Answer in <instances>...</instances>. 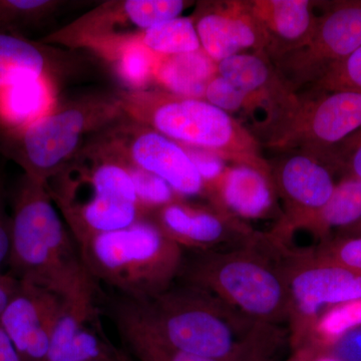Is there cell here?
<instances>
[{
    "mask_svg": "<svg viewBox=\"0 0 361 361\" xmlns=\"http://www.w3.org/2000/svg\"><path fill=\"white\" fill-rule=\"evenodd\" d=\"M114 317L118 330L141 334L184 353L233 361L256 322L200 287L176 280L142 299L122 297Z\"/></svg>",
    "mask_w": 361,
    "mask_h": 361,
    "instance_id": "1",
    "label": "cell"
},
{
    "mask_svg": "<svg viewBox=\"0 0 361 361\" xmlns=\"http://www.w3.org/2000/svg\"><path fill=\"white\" fill-rule=\"evenodd\" d=\"M11 271L68 300L96 297V281L44 185L23 175L11 216Z\"/></svg>",
    "mask_w": 361,
    "mask_h": 361,
    "instance_id": "2",
    "label": "cell"
},
{
    "mask_svg": "<svg viewBox=\"0 0 361 361\" xmlns=\"http://www.w3.org/2000/svg\"><path fill=\"white\" fill-rule=\"evenodd\" d=\"M116 97L130 120L182 146L211 152L231 165L255 169L272 180L271 164L255 135L234 116L205 99L161 89L122 90Z\"/></svg>",
    "mask_w": 361,
    "mask_h": 361,
    "instance_id": "3",
    "label": "cell"
},
{
    "mask_svg": "<svg viewBox=\"0 0 361 361\" xmlns=\"http://www.w3.org/2000/svg\"><path fill=\"white\" fill-rule=\"evenodd\" d=\"M177 279L210 292L254 322L278 326L288 322L279 252L267 233L239 248L184 251Z\"/></svg>",
    "mask_w": 361,
    "mask_h": 361,
    "instance_id": "4",
    "label": "cell"
},
{
    "mask_svg": "<svg viewBox=\"0 0 361 361\" xmlns=\"http://www.w3.org/2000/svg\"><path fill=\"white\" fill-rule=\"evenodd\" d=\"M125 118L116 94H87L58 103L25 127L0 130V155L20 166L26 177L45 186L90 137Z\"/></svg>",
    "mask_w": 361,
    "mask_h": 361,
    "instance_id": "5",
    "label": "cell"
},
{
    "mask_svg": "<svg viewBox=\"0 0 361 361\" xmlns=\"http://www.w3.org/2000/svg\"><path fill=\"white\" fill-rule=\"evenodd\" d=\"M78 248L94 281L130 299L146 298L168 288L179 276L184 258V250L151 217L97 235Z\"/></svg>",
    "mask_w": 361,
    "mask_h": 361,
    "instance_id": "6",
    "label": "cell"
},
{
    "mask_svg": "<svg viewBox=\"0 0 361 361\" xmlns=\"http://www.w3.org/2000/svg\"><path fill=\"white\" fill-rule=\"evenodd\" d=\"M253 123L262 149L279 154L318 155L361 128V92L305 90L290 92Z\"/></svg>",
    "mask_w": 361,
    "mask_h": 361,
    "instance_id": "7",
    "label": "cell"
},
{
    "mask_svg": "<svg viewBox=\"0 0 361 361\" xmlns=\"http://www.w3.org/2000/svg\"><path fill=\"white\" fill-rule=\"evenodd\" d=\"M184 0H109L42 39V44L85 49L102 59L154 25L179 18Z\"/></svg>",
    "mask_w": 361,
    "mask_h": 361,
    "instance_id": "8",
    "label": "cell"
},
{
    "mask_svg": "<svg viewBox=\"0 0 361 361\" xmlns=\"http://www.w3.org/2000/svg\"><path fill=\"white\" fill-rule=\"evenodd\" d=\"M289 302V343L300 348L325 310L361 299V274L311 257L306 249L278 248Z\"/></svg>",
    "mask_w": 361,
    "mask_h": 361,
    "instance_id": "9",
    "label": "cell"
},
{
    "mask_svg": "<svg viewBox=\"0 0 361 361\" xmlns=\"http://www.w3.org/2000/svg\"><path fill=\"white\" fill-rule=\"evenodd\" d=\"M87 145L161 178L182 198L205 196V183L182 145L127 116L90 137Z\"/></svg>",
    "mask_w": 361,
    "mask_h": 361,
    "instance_id": "10",
    "label": "cell"
},
{
    "mask_svg": "<svg viewBox=\"0 0 361 361\" xmlns=\"http://www.w3.org/2000/svg\"><path fill=\"white\" fill-rule=\"evenodd\" d=\"M323 6L310 37L271 59L291 92L308 89L361 47V0L327 2Z\"/></svg>",
    "mask_w": 361,
    "mask_h": 361,
    "instance_id": "11",
    "label": "cell"
},
{
    "mask_svg": "<svg viewBox=\"0 0 361 361\" xmlns=\"http://www.w3.org/2000/svg\"><path fill=\"white\" fill-rule=\"evenodd\" d=\"M271 175L283 210L268 234L287 247L294 233L329 200L336 185V174L317 157L293 152L271 165Z\"/></svg>",
    "mask_w": 361,
    "mask_h": 361,
    "instance_id": "12",
    "label": "cell"
},
{
    "mask_svg": "<svg viewBox=\"0 0 361 361\" xmlns=\"http://www.w3.org/2000/svg\"><path fill=\"white\" fill-rule=\"evenodd\" d=\"M149 217L184 251L229 250L255 243L262 236L245 221L212 204L185 198L161 207Z\"/></svg>",
    "mask_w": 361,
    "mask_h": 361,
    "instance_id": "13",
    "label": "cell"
},
{
    "mask_svg": "<svg viewBox=\"0 0 361 361\" xmlns=\"http://www.w3.org/2000/svg\"><path fill=\"white\" fill-rule=\"evenodd\" d=\"M190 18L202 51L216 63L243 52H267L269 40L248 0L202 1Z\"/></svg>",
    "mask_w": 361,
    "mask_h": 361,
    "instance_id": "14",
    "label": "cell"
},
{
    "mask_svg": "<svg viewBox=\"0 0 361 361\" xmlns=\"http://www.w3.org/2000/svg\"><path fill=\"white\" fill-rule=\"evenodd\" d=\"M68 299L44 287L20 281L0 315V327L21 361H44Z\"/></svg>",
    "mask_w": 361,
    "mask_h": 361,
    "instance_id": "15",
    "label": "cell"
},
{
    "mask_svg": "<svg viewBox=\"0 0 361 361\" xmlns=\"http://www.w3.org/2000/svg\"><path fill=\"white\" fill-rule=\"evenodd\" d=\"M101 322L96 297L68 300L44 361H92L123 355Z\"/></svg>",
    "mask_w": 361,
    "mask_h": 361,
    "instance_id": "16",
    "label": "cell"
},
{
    "mask_svg": "<svg viewBox=\"0 0 361 361\" xmlns=\"http://www.w3.org/2000/svg\"><path fill=\"white\" fill-rule=\"evenodd\" d=\"M204 198L245 222L281 217L273 180L248 166H227L217 179L206 185Z\"/></svg>",
    "mask_w": 361,
    "mask_h": 361,
    "instance_id": "17",
    "label": "cell"
},
{
    "mask_svg": "<svg viewBox=\"0 0 361 361\" xmlns=\"http://www.w3.org/2000/svg\"><path fill=\"white\" fill-rule=\"evenodd\" d=\"M254 16L269 40L270 59L303 44L310 37L318 16L317 2L308 0H249Z\"/></svg>",
    "mask_w": 361,
    "mask_h": 361,
    "instance_id": "18",
    "label": "cell"
},
{
    "mask_svg": "<svg viewBox=\"0 0 361 361\" xmlns=\"http://www.w3.org/2000/svg\"><path fill=\"white\" fill-rule=\"evenodd\" d=\"M218 75L241 90L256 111L265 113L291 90L265 52L248 51L217 63Z\"/></svg>",
    "mask_w": 361,
    "mask_h": 361,
    "instance_id": "19",
    "label": "cell"
},
{
    "mask_svg": "<svg viewBox=\"0 0 361 361\" xmlns=\"http://www.w3.org/2000/svg\"><path fill=\"white\" fill-rule=\"evenodd\" d=\"M56 61L51 45L23 35L0 33V89L37 78L54 80Z\"/></svg>",
    "mask_w": 361,
    "mask_h": 361,
    "instance_id": "20",
    "label": "cell"
},
{
    "mask_svg": "<svg viewBox=\"0 0 361 361\" xmlns=\"http://www.w3.org/2000/svg\"><path fill=\"white\" fill-rule=\"evenodd\" d=\"M58 104L54 80L37 78L0 89V130L39 120Z\"/></svg>",
    "mask_w": 361,
    "mask_h": 361,
    "instance_id": "21",
    "label": "cell"
},
{
    "mask_svg": "<svg viewBox=\"0 0 361 361\" xmlns=\"http://www.w3.org/2000/svg\"><path fill=\"white\" fill-rule=\"evenodd\" d=\"M217 63L202 51L158 58L155 82L172 94L204 99L209 82L217 75Z\"/></svg>",
    "mask_w": 361,
    "mask_h": 361,
    "instance_id": "22",
    "label": "cell"
},
{
    "mask_svg": "<svg viewBox=\"0 0 361 361\" xmlns=\"http://www.w3.org/2000/svg\"><path fill=\"white\" fill-rule=\"evenodd\" d=\"M361 219V180L341 177L329 200L299 230L311 233L320 242L330 238L334 230L343 229Z\"/></svg>",
    "mask_w": 361,
    "mask_h": 361,
    "instance_id": "23",
    "label": "cell"
},
{
    "mask_svg": "<svg viewBox=\"0 0 361 361\" xmlns=\"http://www.w3.org/2000/svg\"><path fill=\"white\" fill-rule=\"evenodd\" d=\"M140 42L155 56H178L200 51L198 33L191 18H173L154 25L139 37Z\"/></svg>",
    "mask_w": 361,
    "mask_h": 361,
    "instance_id": "24",
    "label": "cell"
},
{
    "mask_svg": "<svg viewBox=\"0 0 361 361\" xmlns=\"http://www.w3.org/2000/svg\"><path fill=\"white\" fill-rule=\"evenodd\" d=\"M159 56L152 54L139 39L123 44L103 58L110 63L114 73L130 90L148 89L155 82V70Z\"/></svg>",
    "mask_w": 361,
    "mask_h": 361,
    "instance_id": "25",
    "label": "cell"
},
{
    "mask_svg": "<svg viewBox=\"0 0 361 361\" xmlns=\"http://www.w3.org/2000/svg\"><path fill=\"white\" fill-rule=\"evenodd\" d=\"M361 324V299L338 304L317 318L303 345L310 353H319L348 330Z\"/></svg>",
    "mask_w": 361,
    "mask_h": 361,
    "instance_id": "26",
    "label": "cell"
},
{
    "mask_svg": "<svg viewBox=\"0 0 361 361\" xmlns=\"http://www.w3.org/2000/svg\"><path fill=\"white\" fill-rule=\"evenodd\" d=\"M65 6L61 0H0V33L21 35L39 27Z\"/></svg>",
    "mask_w": 361,
    "mask_h": 361,
    "instance_id": "27",
    "label": "cell"
},
{
    "mask_svg": "<svg viewBox=\"0 0 361 361\" xmlns=\"http://www.w3.org/2000/svg\"><path fill=\"white\" fill-rule=\"evenodd\" d=\"M289 334L278 325L258 322L233 361H277Z\"/></svg>",
    "mask_w": 361,
    "mask_h": 361,
    "instance_id": "28",
    "label": "cell"
},
{
    "mask_svg": "<svg viewBox=\"0 0 361 361\" xmlns=\"http://www.w3.org/2000/svg\"><path fill=\"white\" fill-rule=\"evenodd\" d=\"M306 250L320 262L361 274V237H330Z\"/></svg>",
    "mask_w": 361,
    "mask_h": 361,
    "instance_id": "29",
    "label": "cell"
},
{
    "mask_svg": "<svg viewBox=\"0 0 361 361\" xmlns=\"http://www.w3.org/2000/svg\"><path fill=\"white\" fill-rule=\"evenodd\" d=\"M122 164L132 178L140 204L149 216L161 207L182 198L161 178L141 169Z\"/></svg>",
    "mask_w": 361,
    "mask_h": 361,
    "instance_id": "30",
    "label": "cell"
},
{
    "mask_svg": "<svg viewBox=\"0 0 361 361\" xmlns=\"http://www.w3.org/2000/svg\"><path fill=\"white\" fill-rule=\"evenodd\" d=\"M130 353L139 361H220L184 353L132 330L120 329Z\"/></svg>",
    "mask_w": 361,
    "mask_h": 361,
    "instance_id": "31",
    "label": "cell"
},
{
    "mask_svg": "<svg viewBox=\"0 0 361 361\" xmlns=\"http://www.w3.org/2000/svg\"><path fill=\"white\" fill-rule=\"evenodd\" d=\"M316 157L324 161L334 174L361 180V128Z\"/></svg>",
    "mask_w": 361,
    "mask_h": 361,
    "instance_id": "32",
    "label": "cell"
},
{
    "mask_svg": "<svg viewBox=\"0 0 361 361\" xmlns=\"http://www.w3.org/2000/svg\"><path fill=\"white\" fill-rule=\"evenodd\" d=\"M306 90L361 92V47L348 59L329 68L322 78Z\"/></svg>",
    "mask_w": 361,
    "mask_h": 361,
    "instance_id": "33",
    "label": "cell"
},
{
    "mask_svg": "<svg viewBox=\"0 0 361 361\" xmlns=\"http://www.w3.org/2000/svg\"><path fill=\"white\" fill-rule=\"evenodd\" d=\"M204 99L229 115L244 111L254 116L253 108L248 97L218 73L207 85Z\"/></svg>",
    "mask_w": 361,
    "mask_h": 361,
    "instance_id": "34",
    "label": "cell"
},
{
    "mask_svg": "<svg viewBox=\"0 0 361 361\" xmlns=\"http://www.w3.org/2000/svg\"><path fill=\"white\" fill-rule=\"evenodd\" d=\"M315 353L329 356L336 361H361V324L348 330L327 348Z\"/></svg>",
    "mask_w": 361,
    "mask_h": 361,
    "instance_id": "35",
    "label": "cell"
},
{
    "mask_svg": "<svg viewBox=\"0 0 361 361\" xmlns=\"http://www.w3.org/2000/svg\"><path fill=\"white\" fill-rule=\"evenodd\" d=\"M187 152L190 159L193 161L195 167L198 170L202 179L206 185L210 184L217 179L223 171L227 167L226 161L219 156L205 151V149L191 148V147L183 146Z\"/></svg>",
    "mask_w": 361,
    "mask_h": 361,
    "instance_id": "36",
    "label": "cell"
},
{
    "mask_svg": "<svg viewBox=\"0 0 361 361\" xmlns=\"http://www.w3.org/2000/svg\"><path fill=\"white\" fill-rule=\"evenodd\" d=\"M11 253V217L6 210V187L0 176V269L7 263ZM1 272V271H0Z\"/></svg>",
    "mask_w": 361,
    "mask_h": 361,
    "instance_id": "37",
    "label": "cell"
},
{
    "mask_svg": "<svg viewBox=\"0 0 361 361\" xmlns=\"http://www.w3.org/2000/svg\"><path fill=\"white\" fill-rule=\"evenodd\" d=\"M20 281L11 273L0 272V315L20 288Z\"/></svg>",
    "mask_w": 361,
    "mask_h": 361,
    "instance_id": "38",
    "label": "cell"
},
{
    "mask_svg": "<svg viewBox=\"0 0 361 361\" xmlns=\"http://www.w3.org/2000/svg\"><path fill=\"white\" fill-rule=\"evenodd\" d=\"M0 361H21L11 339L0 327Z\"/></svg>",
    "mask_w": 361,
    "mask_h": 361,
    "instance_id": "39",
    "label": "cell"
},
{
    "mask_svg": "<svg viewBox=\"0 0 361 361\" xmlns=\"http://www.w3.org/2000/svg\"><path fill=\"white\" fill-rule=\"evenodd\" d=\"M336 237H361V219L337 231Z\"/></svg>",
    "mask_w": 361,
    "mask_h": 361,
    "instance_id": "40",
    "label": "cell"
},
{
    "mask_svg": "<svg viewBox=\"0 0 361 361\" xmlns=\"http://www.w3.org/2000/svg\"><path fill=\"white\" fill-rule=\"evenodd\" d=\"M310 353L305 349H296L288 360L285 361H308Z\"/></svg>",
    "mask_w": 361,
    "mask_h": 361,
    "instance_id": "41",
    "label": "cell"
},
{
    "mask_svg": "<svg viewBox=\"0 0 361 361\" xmlns=\"http://www.w3.org/2000/svg\"><path fill=\"white\" fill-rule=\"evenodd\" d=\"M308 353H310L308 361H336L334 358L329 357V356L319 355V353H312L310 351H308Z\"/></svg>",
    "mask_w": 361,
    "mask_h": 361,
    "instance_id": "42",
    "label": "cell"
},
{
    "mask_svg": "<svg viewBox=\"0 0 361 361\" xmlns=\"http://www.w3.org/2000/svg\"><path fill=\"white\" fill-rule=\"evenodd\" d=\"M92 361H132L130 360L129 356L123 353V355L114 356V357L101 358V360H96Z\"/></svg>",
    "mask_w": 361,
    "mask_h": 361,
    "instance_id": "43",
    "label": "cell"
}]
</instances>
